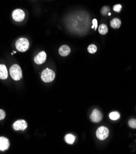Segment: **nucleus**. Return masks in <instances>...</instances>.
Listing matches in <instances>:
<instances>
[{
    "instance_id": "nucleus-1",
    "label": "nucleus",
    "mask_w": 136,
    "mask_h": 154,
    "mask_svg": "<svg viewBox=\"0 0 136 154\" xmlns=\"http://www.w3.org/2000/svg\"><path fill=\"white\" fill-rule=\"evenodd\" d=\"M9 71L12 78L15 81H19L22 78V71L18 65H13Z\"/></svg>"
},
{
    "instance_id": "nucleus-2",
    "label": "nucleus",
    "mask_w": 136,
    "mask_h": 154,
    "mask_svg": "<svg viewBox=\"0 0 136 154\" xmlns=\"http://www.w3.org/2000/svg\"><path fill=\"white\" fill-rule=\"evenodd\" d=\"M55 74L53 71L47 68L44 69L41 74V79L44 82H50L55 79Z\"/></svg>"
},
{
    "instance_id": "nucleus-3",
    "label": "nucleus",
    "mask_w": 136,
    "mask_h": 154,
    "mask_svg": "<svg viewBox=\"0 0 136 154\" xmlns=\"http://www.w3.org/2000/svg\"><path fill=\"white\" fill-rule=\"evenodd\" d=\"M29 41L27 39L22 38L19 39L16 42V49L22 52H24L28 50L29 48Z\"/></svg>"
},
{
    "instance_id": "nucleus-4",
    "label": "nucleus",
    "mask_w": 136,
    "mask_h": 154,
    "mask_svg": "<svg viewBox=\"0 0 136 154\" xmlns=\"http://www.w3.org/2000/svg\"><path fill=\"white\" fill-rule=\"evenodd\" d=\"M109 129L105 127H101L96 131V136L100 140H104L109 136Z\"/></svg>"
},
{
    "instance_id": "nucleus-5",
    "label": "nucleus",
    "mask_w": 136,
    "mask_h": 154,
    "mask_svg": "<svg viewBox=\"0 0 136 154\" xmlns=\"http://www.w3.org/2000/svg\"><path fill=\"white\" fill-rule=\"evenodd\" d=\"M12 19L16 22H22L25 17V12L20 9L14 10L12 12Z\"/></svg>"
},
{
    "instance_id": "nucleus-6",
    "label": "nucleus",
    "mask_w": 136,
    "mask_h": 154,
    "mask_svg": "<svg viewBox=\"0 0 136 154\" xmlns=\"http://www.w3.org/2000/svg\"><path fill=\"white\" fill-rule=\"evenodd\" d=\"M27 127V123L24 120H19L14 122L13 124V128L14 130H25Z\"/></svg>"
},
{
    "instance_id": "nucleus-7",
    "label": "nucleus",
    "mask_w": 136,
    "mask_h": 154,
    "mask_svg": "<svg viewBox=\"0 0 136 154\" xmlns=\"http://www.w3.org/2000/svg\"><path fill=\"white\" fill-rule=\"evenodd\" d=\"M90 119H91V120H92L93 122L98 123L101 121L102 119V114L99 110L95 109L92 112V114H91Z\"/></svg>"
},
{
    "instance_id": "nucleus-8",
    "label": "nucleus",
    "mask_w": 136,
    "mask_h": 154,
    "mask_svg": "<svg viewBox=\"0 0 136 154\" xmlns=\"http://www.w3.org/2000/svg\"><path fill=\"white\" fill-rule=\"evenodd\" d=\"M47 55L44 51H42L39 53L35 57V62L38 65H41L44 63L45 60H46Z\"/></svg>"
},
{
    "instance_id": "nucleus-9",
    "label": "nucleus",
    "mask_w": 136,
    "mask_h": 154,
    "mask_svg": "<svg viewBox=\"0 0 136 154\" xmlns=\"http://www.w3.org/2000/svg\"><path fill=\"white\" fill-rule=\"evenodd\" d=\"M9 141L5 137H0V150L5 151L9 147Z\"/></svg>"
},
{
    "instance_id": "nucleus-10",
    "label": "nucleus",
    "mask_w": 136,
    "mask_h": 154,
    "mask_svg": "<svg viewBox=\"0 0 136 154\" xmlns=\"http://www.w3.org/2000/svg\"><path fill=\"white\" fill-rule=\"evenodd\" d=\"M71 52V49L67 45H63L59 49V54L62 56H68Z\"/></svg>"
},
{
    "instance_id": "nucleus-11",
    "label": "nucleus",
    "mask_w": 136,
    "mask_h": 154,
    "mask_svg": "<svg viewBox=\"0 0 136 154\" xmlns=\"http://www.w3.org/2000/svg\"><path fill=\"white\" fill-rule=\"evenodd\" d=\"M8 76V69L5 65H0V79H6Z\"/></svg>"
},
{
    "instance_id": "nucleus-12",
    "label": "nucleus",
    "mask_w": 136,
    "mask_h": 154,
    "mask_svg": "<svg viewBox=\"0 0 136 154\" xmlns=\"http://www.w3.org/2000/svg\"><path fill=\"white\" fill-rule=\"evenodd\" d=\"M121 24H122V22H121V20L119 19L115 18L113 19L111 22H110V25L112 28H118L120 27Z\"/></svg>"
},
{
    "instance_id": "nucleus-13",
    "label": "nucleus",
    "mask_w": 136,
    "mask_h": 154,
    "mask_svg": "<svg viewBox=\"0 0 136 154\" xmlns=\"http://www.w3.org/2000/svg\"><path fill=\"white\" fill-rule=\"evenodd\" d=\"M75 137L71 134H68L65 136V141L68 144H72L75 141Z\"/></svg>"
},
{
    "instance_id": "nucleus-14",
    "label": "nucleus",
    "mask_w": 136,
    "mask_h": 154,
    "mask_svg": "<svg viewBox=\"0 0 136 154\" xmlns=\"http://www.w3.org/2000/svg\"><path fill=\"white\" fill-rule=\"evenodd\" d=\"M99 32L101 35H105L108 32V28L105 24H102L99 26Z\"/></svg>"
},
{
    "instance_id": "nucleus-15",
    "label": "nucleus",
    "mask_w": 136,
    "mask_h": 154,
    "mask_svg": "<svg viewBox=\"0 0 136 154\" xmlns=\"http://www.w3.org/2000/svg\"><path fill=\"white\" fill-rule=\"evenodd\" d=\"M120 117V114L118 112H112L109 114V117L112 120H116Z\"/></svg>"
},
{
    "instance_id": "nucleus-16",
    "label": "nucleus",
    "mask_w": 136,
    "mask_h": 154,
    "mask_svg": "<svg viewBox=\"0 0 136 154\" xmlns=\"http://www.w3.org/2000/svg\"><path fill=\"white\" fill-rule=\"evenodd\" d=\"M88 51L90 54H95L97 51V48L96 46L94 44H91L88 46Z\"/></svg>"
},
{
    "instance_id": "nucleus-17",
    "label": "nucleus",
    "mask_w": 136,
    "mask_h": 154,
    "mask_svg": "<svg viewBox=\"0 0 136 154\" xmlns=\"http://www.w3.org/2000/svg\"><path fill=\"white\" fill-rule=\"evenodd\" d=\"M110 10V9L109 7H108V6H104L101 9V13L104 15H107V14H109Z\"/></svg>"
},
{
    "instance_id": "nucleus-18",
    "label": "nucleus",
    "mask_w": 136,
    "mask_h": 154,
    "mask_svg": "<svg viewBox=\"0 0 136 154\" xmlns=\"http://www.w3.org/2000/svg\"><path fill=\"white\" fill-rule=\"evenodd\" d=\"M129 125L132 128H136V119H131L129 122Z\"/></svg>"
},
{
    "instance_id": "nucleus-19",
    "label": "nucleus",
    "mask_w": 136,
    "mask_h": 154,
    "mask_svg": "<svg viewBox=\"0 0 136 154\" xmlns=\"http://www.w3.org/2000/svg\"><path fill=\"white\" fill-rule=\"evenodd\" d=\"M122 8V6L121 5H116L113 6V10L116 12H119Z\"/></svg>"
},
{
    "instance_id": "nucleus-20",
    "label": "nucleus",
    "mask_w": 136,
    "mask_h": 154,
    "mask_svg": "<svg viewBox=\"0 0 136 154\" xmlns=\"http://www.w3.org/2000/svg\"><path fill=\"white\" fill-rule=\"evenodd\" d=\"M6 113L3 109H0V120H3L5 118Z\"/></svg>"
},
{
    "instance_id": "nucleus-21",
    "label": "nucleus",
    "mask_w": 136,
    "mask_h": 154,
    "mask_svg": "<svg viewBox=\"0 0 136 154\" xmlns=\"http://www.w3.org/2000/svg\"><path fill=\"white\" fill-rule=\"evenodd\" d=\"M93 23V26H92V28H95V29L96 30L97 29L98 27V21L96 19H93L92 21Z\"/></svg>"
},
{
    "instance_id": "nucleus-22",
    "label": "nucleus",
    "mask_w": 136,
    "mask_h": 154,
    "mask_svg": "<svg viewBox=\"0 0 136 154\" xmlns=\"http://www.w3.org/2000/svg\"><path fill=\"white\" fill-rule=\"evenodd\" d=\"M108 14H109V15H111V14H110V13H109Z\"/></svg>"
}]
</instances>
